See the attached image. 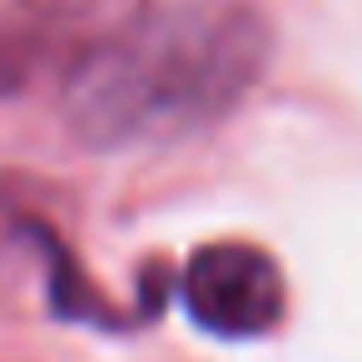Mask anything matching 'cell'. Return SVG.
Instances as JSON below:
<instances>
[{
  "mask_svg": "<svg viewBox=\"0 0 362 362\" xmlns=\"http://www.w3.org/2000/svg\"><path fill=\"white\" fill-rule=\"evenodd\" d=\"M273 35L243 0L124 16L65 70V119L95 149L174 144L218 124L268 70Z\"/></svg>",
  "mask_w": 362,
  "mask_h": 362,
  "instance_id": "cell-1",
  "label": "cell"
},
{
  "mask_svg": "<svg viewBox=\"0 0 362 362\" xmlns=\"http://www.w3.org/2000/svg\"><path fill=\"white\" fill-rule=\"evenodd\" d=\"M30 273H45V278H50V288L60 293V308L70 313L60 243L50 238V228H45L35 214H25L6 189H0V298L16 293Z\"/></svg>",
  "mask_w": 362,
  "mask_h": 362,
  "instance_id": "cell-3",
  "label": "cell"
},
{
  "mask_svg": "<svg viewBox=\"0 0 362 362\" xmlns=\"http://www.w3.org/2000/svg\"><path fill=\"white\" fill-rule=\"evenodd\" d=\"M40 60H45V55H40L35 35L25 30L21 16H11L6 25H0V95H16V90L35 75Z\"/></svg>",
  "mask_w": 362,
  "mask_h": 362,
  "instance_id": "cell-4",
  "label": "cell"
},
{
  "mask_svg": "<svg viewBox=\"0 0 362 362\" xmlns=\"http://www.w3.org/2000/svg\"><path fill=\"white\" fill-rule=\"evenodd\" d=\"M184 308L199 327L218 337H258L283 317L288 288L263 248L209 243L184 268Z\"/></svg>",
  "mask_w": 362,
  "mask_h": 362,
  "instance_id": "cell-2",
  "label": "cell"
}]
</instances>
